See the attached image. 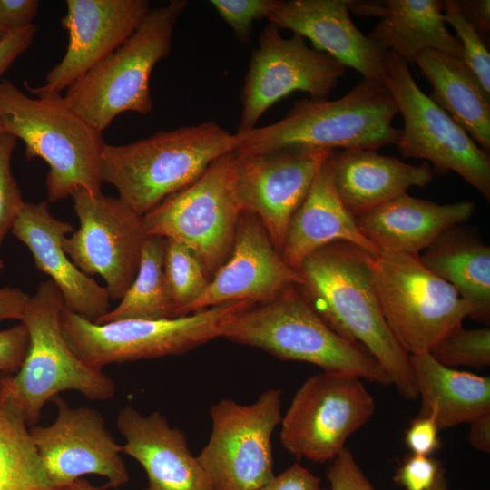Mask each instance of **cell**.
<instances>
[{
	"mask_svg": "<svg viewBox=\"0 0 490 490\" xmlns=\"http://www.w3.org/2000/svg\"><path fill=\"white\" fill-rule=\"evenodd\" d=\"M302 282L300 272L289 267L275 250L259 218L242 211L228 260L188 308L186 315L236 301L258 305Z\"/></svg>",
	"mask_w": 490,
	"mask_h": 490,
	"instance_id": "obj_19",
	"label": "cell"
},
{
	"mask_svg": "<svg viewBox=\"0 0 490 490\" xmlns=\"http://www.w3.org/2000/svg\"><path fill=\"white\" fill-rule=\"evenodd\" d=\"M61 19L68 34L62 60L44 83L27 89L34 95L61 93L123 44L150 12L147 0H67Z\"/></svg>",
	"mask_w": 490,
	"mask_h": 490,
	"instance_id": "obj_18",
	"label": "cell"
},
{
	"mask_svg": "<svg viewBox=\"0 0 490 490\" xmlns=\"http://www.w3.org/2000/svg\"><path fill=\"white\" fill-rule=\"evenodd\" d=\"M345 71L346 66L329 54L309 47L303 36L283 37L279 28L269 23L251 54L236 133L254 129L269 108L293 92L328 99Z\"/></svg>",
	"mask_w": 490,
	"mask_h": 490,
	"instance_id": "obj_14",
	"label": "cell"
},
{
	"mask_svg": "<svg viewBox=\"0 0 490 490\" xmlns=\"http://www.w3.org/2000/svg\"><path fill=\"white\" fill-rule=\"evenodd\" d=\"M116 423L125 440L122 454L135 459L146 473L143 490H214L185 434L171 426L164 415L155 411L143 416L127 405Z\"/></svg>",
	"mask_w": 490,
	"mask_h": 490,
	"instance_id": "obj_22",
	"label": "cell"
},
{
	"mask_svg": "<svg viewBox=\"0 0 490 490\" xmlns=\"http://www.w3.org/2000/svg\"><path fill=\"white\" fill-rule=\"evenodd\" d=\"M51 401L57 407L54 422L29 428L50 484L62 489L85 475L106 478L103 490L127 484L122 445L106 428L102 414L91 407H72L59 395Z\"/></svg>",
	"mask_w": 490,
	"mask_h": 490,
	"instance_id": "obj_16",
	"label": "cell"
},
{
	"mask_svg": "<svg viewBox=\"0 0 490 490\" xmlns=\"http://www.w3.org/2000/svg\"><path fill=\"white\" fill-rule=\"evenodd\" d=\"M72 197L80 227L64 238L63 249L84 274L103 279L111 299H121L139 269L147 237L142 216L102 191L79 188Z\"/></svg>",
	"mask_w": 490,
	"mask_h": 490,
	"instance_id": "obj_15",
	"label": "cell"
},
{
	"mask_svg": "<svg viewBox=\"0 0 490 490\" xmlns=\"http://www.w3.org/2000/svg\"><path fill=\"white\" fill-rule=\"evenodd\" d=\"M48 201L26 202L11 232L30 250L36 269L56 285L64 307L95 322L110 310L105 287L81 271L63 249V240L74 226L52 215Z\"/></svg>",
	"mask_w": 490,
	"mask_h": 490,
	"instance_id": "obj_20",
	"label": "cell"
},
{
	"mask_svg": "<svg viewBox=\"0 0 490 490\" xmlns=\"http://www.w3.org/2000/svg\"><path fill=\"white\" fill-rule=\"evenodd\" d=\"M3 135H4V132H3V129H2L1 124H0V140H1Z\"/></svg>",
	"mask_w": 490,
	"mask_h": 490,
	"instance_id": "obj_51",
	"label": "cell"
},
{
	"mask_svg": "<svg viewBox=\"0 0 490 490\" xmlns=\"http://www.w3.org/2000/svg\"><path fill=\"white\" fill-rule=\"evenodd\" d=\"M30 97L12 82H0V124L21 140L25 158L49 165L47 201L64 200L79 188L95 194L102 186V154L106 143L65 103L61 93Z\"/></svg>",
	"mask_w": 490,
	"mask_h": 490,
	"instance_id": "obj_3",
	"label": "cell"
},
{
	"mask_svg": "<svg viewBox=\"0 0 490 490\" xmlns=\"http://www.w3.org/2000/svg\"><path fill=\"white\" fill-rule=\"evenodd\" d=\"M438 431L433 412L426 416H416L406 431V446L412 454L430 456L442 446Z\"/></svg>",
	"mask_w": 490,
	"mask_h": 490,
	"instance_id": "obj_40",
	"label": "cell"
},
{
	"mask_svg": "<svg viewBox=\"0 0 490 490\" xmlns=\"http://www.w3.org/2000/svg\"><path fill=\"white\" fill-rule=\"evenodd\" d=\"M348 0H278L268 20L309 39L364 79L380 81L387 50L364 35L349 15Z\"/></svg>",
	"mask_w": 490,
	"mask_h": 490,
	"instance_id": "obj_21",
	"label": "cell"
},
{
	"mask_svg": "<svg viewBox=\"0 0 490 490\" xmlns=\"http://www.w3.org/2000/svg\"><path fill=\"white\" fill-rule=\"evenodd\" d=\"M421 408L433 412L440 429L470 423L490 412V377L459 371L436 361L430 353L410 356Z\"/></svg>",
	"mask_w": 490,
	"mask_h": 490,
	"instance_id": "obj_28",
	"label": "cell"
},
{
	"mask_svg": "<svg viewBox=\"0 0 490 490\" xmlns=\"http://www.w3.org/2000/svg\"><path fill=\"white\" fill-rule=\"evenodd\" d=\"M326 476L330 490H376L347 447L332 460Z\"/></svg>",
	"mask_w": 490,
	"mask_h": 490,
	"instance_id": "obj_38",
	"label": "cell"
},
{
	"mask_svg": "<svg viewBox=\"0 0 490 490\" xmlns=\"http://www.w3.org/2000/svg\"><path fill=\"white\" fill-rule=\"evenodd\" d=\"M39 8L37 0H0V22L9 31L33 24Z\"/></svg>",
	"mask_w": 490,
	"mask_h": 490,
	"instance_id": "obj_43",
	"label": "cell"
},
{
	"mask_svg": "<svg viewBox=\"0 0 490 490\" xmlns=\"http://www.w3.org/2000/svg\"><path fill=\"white\" fill-rule=\"evenodd\" d=\"M30 296L18 288L0 289V321L15 319L20 321Z\"/></svg>",
	"mask_w": 490,
	"mask_h": 490,
	"instance_id": "obj_44",
	"label": "cell"
},
{
	"mask_svg": "<svg viewBox=\"0 0 490 490\" xmlns=\"http://www.w3.org/2000/svg\"><path fill=\"white\" fill-rule=\"evenodd\" d=\"M444 366L483 368L490 364V328L461 326L441 339L429 352Z\"/></svg>",
	"mask_w": 490,
	"mask_h": 490,
	"instance_id": "obj_33",
	"label": "cell"
},
{
	"mask_svg": "<svg viewBox=\"0 0 490 490\" xmlns=\"http://www.w3.org/2000/svg\"><path fill=\"white\" fill-rule=\"evenodd\" d=\"M28 346L29 333L22 322L0 330V372L15 374L25 358Z\"/></svg>",
	"mask_w": 490,
	"mask_h": 490,
	"instance_id": "obj_39",
	"label": "cell"
},
{
	"mask_svg": "<svg viewBox=\"0 0 490 490\" xmlns=\"http://www.w3.org/2000/svg\"><path fill=\"white\" fill-rule=\"evenodd\" d=\"M62 490H103L92 485L88 480L84 478H79L74 483L62 488Z\"/></svg>",
	"mask_w": 490,
	"mask_h": 490,
	"instance_id": "obj_47",
	"label": "cell"
},
{
	"mask_svg": "<svg viewBox=\"0 0 490 490\" xmlns=\"http://www.w3.org/2000/svg\"><path fill=\"white\" fill-rule=\"evenodd\" d=\"M36 32L37 27L33 24L9 32L0 42V82L12 64L31 45Z\"/></svg>",
	"mask_w": 490,
	"mask_h": 490,
	"instance_id": "obj_42",
	"label": "cell"
},
{
	"mask_svg": "<svg viewBox=\"0 0 490 490\" xmlns=\"http://www.w3.org/2000/svg\"><path fill=\"white\" fill-rule=\"evenodd\" d=\"M187 5L186 0H172L152 8L123 44L66 89L67 105L102 133L120 113H151L152 71L169 55Z\"/></svg>",
	"mask_w": 490,
	"mask_h": 490,
	"instance_id": "obj_7",
	"label": "cell"
},
{
	"mask_svg": "<svg viewBox=\"0 0 490 490\" xmlns=\"http://www.w3.org/2000/svg\"><path fill=\"white\" fill-rule=\"evenodd\" d=\"M164 243L165 238L156 235L146 237L134 280L117 307L94 323L104 324L131 318H175L163 276Z\"/></svg>",
	"mask_w": 490,
	"mask_h": 490,
	"instance_id": "obj_30",
	"label": "cell"
},
{
	"mask_svg": "<svg viewBox=\"0 0 490 490\" xmlns=\"http://www.w3.org/2000/svg\"><path fill=\"white\" fill-rule=\"evenodd\" d=\"M332 152L286 148L234 153L236 191L243 211L256 215L281 255L288 225Z\"/></svg>",
	"mask_w": 490,
	"mask_h": 490,
	"instance_id": "obj_17",
	"label": "cell"
},
{
	"mask_svg": "<svg viewBox=\"0 0 490 490\" xmlns=\"http://www.w3.org/2000/svg\"><path fill=\"white\" fill-rule=\"evenodd\" d=\"M442 468L437 459L411 453L398 466L393 480L405 490H429Z\"/></svg>",
	"mask_w": 490,
	"mask_h": 490,
	"instance_id": "obj_37",
	"label": "cell"
},
{
	"mask_svg": "<svg viewBox=\"0 0 490 490\" xmlns=\"http://www.w3.org/2000/svg\"><path fill=\"white\" fill-rule=\"evenodd\" d=\"M475 210L471 201L439 204L403 193L356 217V223L379 252L419 255L442 232L468 220Z\"/></svg>",
	"mask_w": 490,
	"mask_h": 490,
	"instance_id": "obj_23",
	"label": "cell"
},
{
	"mask_svg": "<svg viewBox=\"0 0 490 490\" xmlns=\"http://www.w3.org/2000/svg\"><path fill=\"white\" fill-rule=\"evenodd\" d=\"M429 490H450L446 478L445 469L442 468L436 477V482Z\"/></svg>",
	"mask_w": 490,
	"mask_h": 490,
	"instance_id": "obj_48",
	"label": "cell"
},
{
	"mask_svg": "<svg viewBox=\"0 0 490 490\" xmlns=\"http://www.w3.org/2000/svg\"><path fill=\"white\" fill-rule=\"evenodd\" d=\"M212 430L196 456L214 490H258L274 477L271 436L280 424L281 390L252 404L222 398L210 408Z\"/></svg>",
	"mask_w": 490,
	"mask_h": 490,
	"instance_id": "obj_12",
	"label": "cell"
},
{
	"mask_svg": "<svg viewBox=\"0 0 490 490\" xmlns=\"http://www.w3.org/2000/svg\"><path fill=\"white\" fill-rule=\"evenodd\" d=\"M222 337L282 360L307 362L324 372L391 385L371 354L361 344L334 331L311 308L298 285L238 316Z\"/></svg>",
	"mask_w": 490,
	"mask_h": 490,
	"instance_id": "obj_6",
	"label": "cell"
},
{
	"mask_svg": "<svg viewBox=\"0 0 490 490\" xmlns=\"http://www.w3.org/2000/svg\"><path fill=\"white\" fill-rule=\"evenodd\" d=\"M330 162L338 195L355 217L433 179L428 162L411 165L376 150L333 151Z\"/></svg>",
	"mask_w": 490,
	"mask_h": 490,
	"instance_id": "obj_25",
	"label": "cell"
},
{
	"mask_svg": "<svg viewBox=\"0 0 490 490\" xmlns=\"http://www.w3.org/2000/svg\"><path fill=\"white\" fill-rule=\"evenodd\" d=\"M0 490H62L50 484L28 426L1 393Z\"/></svg>",
	"mask_w": 490,
	"mask_h": 490,
	"instance_id": "obj_31",
	"label": "cell"
},
{
	"mask_svg": "<svg viewBox=\"0 0 490 490\" xmlns=\"http://www.w3.org/2000/svg\"><path fill=\"white\" fill-rule=\"evenodd\" d=\"M419 257L471 306V318L489 324L490 247L475 230L454 226L442 232Z\"/></svg>",
	"mask_w": 490,
	"mask_h": 490,
	"instance_id": "obj_27",
	"label": "cell"
},
{
	"mask_svg": "<svg viewBox=\"0 0 490 490\" xmlns=\"http://www.w3.org/2000/svg\"><path fill=\"white\" fill-rule=\"evenodd\" d=\"M399 113L382 82L363 79L346 95L305 99L294 103L279 121L239 134L238 155H258L286 148L337 151L376 150L398 142L392 125Z\"/></svg>",
	"mask_w": 490,
	"mask_h": 490,
	"instance_id": "obj_2",
	"label": "cell"
},
{
	"mask_svg": "<svg viewBox=\"0 0 490 490\" xmlns=\"http://www.w3.org/2000/svg\"><path fill=\"white\" fill-rule=\"evenodd\" d=\"M256 304L236 301L187 316L164 319H121L96 324L64 307L62 333L74 353L88 367L101 370L114 364L181 355L216 338Z\"/></svg>",
	"mask_w": 490,
	"mask_h": 490,
	"instance_id": "obj_8",
	"label": "cell"
},
{
	"mask_svg": "<svg viewBox=\"0 0 490 490\" xmlns=\"http://www.w3.org/2000/svg\"><path fill=\"white\" fill-rule=\"evenodd\" d=\"M373 276L385 320L410 356L429 353L472 312L456 289L429 270L419 255L380 252L374 259Z\"/></svg>",
	"mask_w": 490,
	"mask_h": 490,
	"instance_id": "obj_10",
	"label": "cell"
},
{
	"mask_svg": "<svg viewBox=\"0 0 490 490\" xmlns=\"http://www.w3.org/2000/svg\"><path fill=\"white\" fill-rule=\"evenodd\" d=\"M458 4L467 17L483 36L490 30V2L489 0L458 1Z\"/></svg>",
	"mask_w": 490,
	"mask_h": 490,
	"instance_id": "obj_45",
	"label": "cell"
},
{
	"mask_svg": "<svg viewBox=\"0 0 490 490\" xmlns=\"http://www.w3.org/2000/svg\"><path fill=\"white\" fill-rule=\"evenodd\" d=\"M235 185L234 152L212 162L193 182L142 216L146 235L189 248L211 280L228 260L242 213Z\"/></svg>",
	"mask_w": 490,
	"mask_h": 490,
	"instance_id": "obj_9",
	"label": "cell"
},
{
	"mask_svg": "<svg viewBox=\"0 0 490 490\" xmlns=\"http://www.w3.org/2000/svg\"><path fill=\"white\" fill-rule=\"evenodd\" d=\"M372 256L348 241H334L309 254L299 286L316 313L344 338L361 344L379 363L397 392L418 398L410 355L388 328L379 305Z\"/></svg>",
	"mask_w": 490,
	"mask_h": 490,
	"instance_id": "obj_1",
	"label": "cell"
},
{
	"mask_svg": "<svg viewBox=\"0 0 490 490\" xmlns=\"http://www.w3.org/2000/svg\"><path fill=\"white\" fill-rule=\"evenodd\" d=\"M163 276L174 317L187 316L188 308L209 284L201 263L185 245L165 238Z\"/></svg>",
	"mask_w": 490,
	"mask_h": 490,
	"instance_id": "obj_32",
	"label": "cell"
},
{
	"mask_svg": "<svg viewBox=\"0 0 490 490\" xmlns=\"http://www.w3.org/2000/svg\"><path fill=\"white\" fill-rule=\"evenodd\" d=\"M258 490H324L319 477L295 463Z\"/></svg>",
	"mask_w": 490,
	"mask_h": 490,
	"instance_id": "obj_41",
	"label": "cell"
},
{
	"mask_svg": "<svg viewBox=\"0 0 490 490\" xmlns=\"http://www.w3.org/2000/svg\"><path fill=\"white\" fill-rule=\"evenodd\" d=\"M375 408L362 379L322 371L308 377L296 391L282 416L280 443L297 459L332 461Z\"/></svg>",
	"mask_w": 490,
	"mask_h": 490,
	"instance_id": "obj_13",
	"label": "cell"
},
{
	"mask_svg": "<svg viewBox=\"0 0 490 490\" xmlns=\"http://www.w3.org/2000/svg\"><path fill=\"white\" fill-rule=\"evenodd\" d=\"M443 16L454 27L462 46V60L490 93V54L483 36L463 13L458 1L446 0Z\"/></svg>",
	"mask_w": 490,
	"mask_h": 490,
	"instance_id": "obj_34",
	"label": "cell"
},
{
	"mask_svg": "<svg viewBox=\"0 0 490 490\" xmlns=\"http://www.w3.org/2000/svg\"><path fill=\"white\" fill-rule=\"evenodd\" d=\"M9 31L0 22V42L7 35Z\"/></svg>",
	"mask_w": 490,
	"mask_h": 490,
	"instance_id": "obj_49",
	"label": "cell"
},
{
	"mask_svg": "<svg viewBox=\"0 0 490 490\" xmlns=\"http://www.w3.org/2000/svg\"><path fill=\"white\" fill-rule=\"evenodd\" d=\"M415 64L433 87L430 98L484 151L490 150V93L462 59L426 50Z\"/></svg>",
	"mask_w": 490,
	"mask_h": 490,
	"instance_id": "obj_29",
	"label": "cell"
},
{
	"mask_svg": "<svg viewBox=\"0 0 490 490\" xmlns=\"http://www.w3.org/2000/svg\"><path fill=\"white\" fill-rule=\"evenodd\" d=\"M467 439L476 450L490 452V412L473 419L470 423Z\"/></svg>",
	"mask_w": 490,
	"mask_h": 490,
	"instance_id": "obj_46",
	"label": "cell"
},
{
	"mask_svg": "<svg viewBox=\"0 0 490 490\" xmlns=\"http://www.w3.org/2000/svg\"><path fill=\"white\" fill-rule=\"evenodd\" d=\"M380 82L404 120L397 142L407 158L425 159L441 173L452 171L490 200V157L452 117L416 83L408 64L392 51L383 62Z\"/></svg>",
	"mask_w": 490,
	"mask_h": 490,
	"instance_id": "obj_11",
	"label": "cell"
},
{
	"mask_svg": "<svg viewBox=\"0 0 490 490\" xmlns=\"http://www.w3.org/2000/svg\"><path fill=\"white\" fill-rule=\"evenodd\" d=\"M330 155L321 165L287 228L281 258L296 270H299L309 254L334 241L353 243L374 257L380 253L360 232L356 217L339 199L333 181Z\"/></svg>",
	"mask_w": 490,
	"mask_h": 490,
	"instance_id": "obj_26",
	"label": "cell"
},
{
	"mask_svg": "<svg viewBox=\"0 0 490 490\" xmlns=\"http://www.w3.org/2000/svg\"><path fill=\"white\" fill-rule=\"evenodd\" d=\"M5 267L4 261L0 258V270H2Z\"/></svg>",
	"mask_w": 490,
	"mask_h": 490,
	"instance_id": "obj_50",
	"label": "cell"
},
{
	"mask_svg": "<svg viewBox=\"0 0 490 490\" xmlns=\"http://www.w3.org/2000/svg\"><path fill=\"white\" fill-rule=\"evenodd\" d=\"M16 139L4 133L0 140V246L21 213L25 201L12 172Z\"/></svg>",
	"mask_w": 490,
	"mask_h": 490,
	"instance_id": "obj_35",
	"label": "cell"
},
{
	"mask_svg": "<svg viewBox=\"0 0 490 490\" xmlns=\"http://www.w3.org/2000/svg\"><path fill=\"white\" fill-rule=\"evenodd\" d=\"M63 295L48 279L40 282L24 309L29 333L25 358L15 374H0V393L28 426L39 421L45 403L74 390L89 400L114 397L115 384L101 370L85 365L71 349L61 329Z\"/></svg>",
	"mask_w": 490,
	"mask_h": 490,
	"instance_id": "obj_5",
	"label": "cell"
},
{
	"mask_svg": "<svg viewBox=\"0 0 490 490\" xmlns=\"http://www.w3.org/2000/svg\"><path fill=\"white\" fill-rule=\"evenodd\" d=\"M278 0H211L220 16L230 25L237 41L250 40L253 23L268 19Z\"/></svg>",
	"mask_w": 490,
	"mask_h": 490,
	"instance_id": "obj_36",
	"label": "cell"
},
{
	"mask_svg": "<svg viewBox=\"0 0 490 490\" xmlns=\"http://www.w3.org/2000/svg\"><path fill=\"white\" fill-rule=\"evenodd\" d=\"M349 12L377 16L380 21L368 37L394 52L407 64L426 50L444 52L462 59V46L447 29L444 3L438 0H348Z\"/></svg>",
	"mask_w": 490,
	"mask_h": 490,
	"instance_id": "obj_24",
	"label": "cell"
},
{
	"mask_svg": "<svg viewBox=\"0 0 490 490\" xmlns=\"http://www.w3.org/2000/svg\"><path fill=\"white\" fill-rule=\"evenodd\" d=\"M239 134L215 121L161 131L127 144L105 143L102 181L143 216L165 198L198 179L219 157L234 152Z\"/></svg>",
	"mask_w": 490,
	"mask_h": 490,
	"instance_id": "obj_4",
	"label": "cell"
}]
</instances>
